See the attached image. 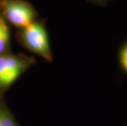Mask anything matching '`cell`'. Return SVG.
I'll list each match as a JSON object with an SVG mask.
<instances>
[{"label": "cell", "mask_w": 127, "mask_h": 126, "mask_svg": "<svg viewBox=\"0 0 127 126\" xmlns=\"http://www.w3.org/2000/svg\"><path fill=\"white\" fill-rule=\"evenodd\" d=\"M34 63L25 55H0V93L5 92Z\"/></svg>", "instance_id": "6da1fadb"}, {"label": "cell", "mask_w": 127, "mask_h": 126, "mask_svg": "<svg viewBox=\"0 0 127 126\" xmlns=\"http://www.w3.org/2000/svg\"><path fill=\"white\" fill-rule=\"evenodd\" d=\"M20 39L24 46L31 52L48 61L53 60L47 30L41 23L34 21L23 28L20 34Z\"/></svg>", "instance_id": "7a4b0ae2"}, {"label": "cell", "mask_w": 127, "mask_h": 126, "mask_svg": "<svg viewBox=\"0 0 127 126\" xmlns=\"http://www.w3.org/2000/svg\"><path fill=\"white\" fill-rule=\"evenodd\" d=\"M0 11L5 19L21 29L33 23L36 16L33 7L23 0H0Z\"/></svg>", "instance_id": "3957f363"}, {"label": "cell", "mask_w": 127, "mask_h": 126, "mask_svg": "<svg viewBox=\"0 0 127 126\" xmlns=\"http://www.w3.org/2000/svg\"><path fill=\"white\" fill-rule=\"evenodd\" d=\"M10 46V30L6 21L0 17V55L6 54Z\"/></svg>", "instance_id": "277c9868"}, {"label": "cell", "mask_w": 127, "mask_h": 126, "mask_svg": "<svg viewBox=\"0 0 127 126\" xmlns=\"http://www.w3.org/2000/svg\"><path fill=\"white\" fill-rule=\"evenodd\" d=\"M0 126H19L8 107L0 101Z\"/></svg>", "instance_id": "5b68a950"}, {"label": "cell", "mask_w": 127, "mask_h": 126, "mask_svg": "<svg viewBox=\"0 0 127 126\" xmlns=\"http://www.w3.org/2000/svg\"><path fill=\"white\" fill-rule=\"evenodd\" d=\"M120 61L124 70H125L126 71H127V44H126L125 47L121 51Z\"/></svg>", "instance_id": "8992f818"}]
</instances>
